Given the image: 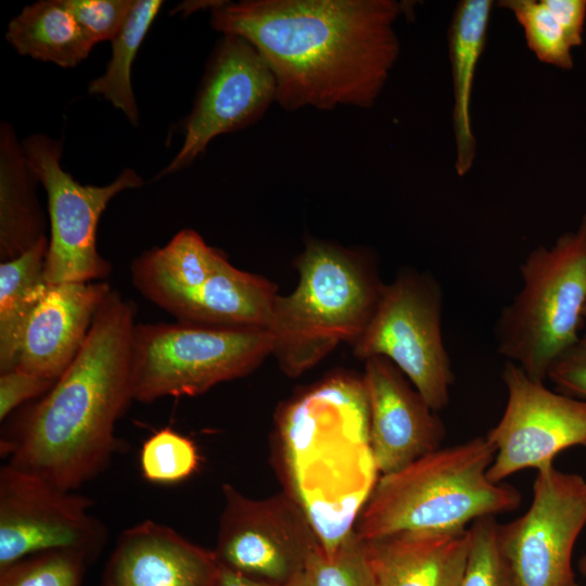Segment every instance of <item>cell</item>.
I'll list each match as a JSON object with an SVG mask.
<instances>
[{
    "mask_svg": "<svg viewBox=\"0 0 586 586\" xmlns=\"http://www.w3.org/2000/svg\"><path fill=\"white\" fill-rule=\"evenodd\" d=\"M395 0L219 1L211 24L260 53L286 111L370 109L400 51Z\"/></svg>",
    "mask_w": 586,
    "mask_h": 586,
    "instance_id": "1",
    "label": "cell"
},
{
    "mask_svg": "<svg viewBox=\"0 0 586 586\" xmlns=\"http://www.w3.org/2000/svg\"><path fill=\"white\" fill-rule=\"evenodd\" d=\"M136 309L112 290L77 356L1 440L9 463L68 491L99 475L119 446L117 420L133 398Z\"/></svg>",
    "mask_w": 586,
    "mask_h": 586,
    "instance_id": "2",
    "label": "cell"
},
{
    "mask_svg": "<svg viewBox=\"0 0 586 586\" xmlns=\"http://www.w3.org/2000/svg\"><path fill=\"white\" fill-rule=\"evenodd\" d=\"M277 467L285 493L309 520L323 552L354 531L379 470L364 375L337 373L277 415Z\"/></svg>",
    "mask_w": 586,
    "mask_h": 586,
    "instance_id": "3",
    "label": "cell"
},
{
    "mask_svg": "<svg viewBox=\"0 0 586 586\" xmlns=\"http://www.w3.org/2000/svg\"><path fill=\"white\" fill-rule=\"evenodd\" d=\"M496 449L486 436L438 448L378 483L355 525L364 540L403 533L467 528L484 517L515 510L521 494L494 483L487 471Z\"/></svg>",
    "mask_w": 586,
    "mask_h": 586,
    "instance_id": "4",
    "label": "cell"
},
{
    "mask_svg": "<svg viewBox=\"0 0 586 586\" xmlns=\"http://www.w3.org/2000/svg\"><path fill=\"white\" fill-rule=\"evenodd\" d=\"M294 292L278 295L268 331L282 371L297 377L340 342L354 344L368 326L384 284L361 255L309 240L296 260Z\"/></svg>",
    "mask_w": 586,
    "mask_h": 586,
    "instance_id": "5",
    "label": "cell"
},
{
    "mask_svg": "<svg viewBox=\"0 0 586 586\" xmlns=\"http://www.w3.org/2000/svg\"><path fill=\"white\" fill-rule=\"evenodd\" d=\"M522 286L495 326L497 351L534 380L581 339L586 308V215L550 246L532 250L520 265Z\"/></svg>",
    "mask_w": 586,
    "mask_h": 586,
    "instance_id": "6",
    "label": "cell"
},
{
    "mask_svg": "<svg viewBox=\"0 0 586 586\" xmlns=\"http://www.w3.org/2000/svg\"><path fill=\"white\" fill-rule=\"evenodd\" d=\"M272 353L267 329L136 323L132 333L135 400L196 396L244 377Z\"/></svg>",
    "mask_w": 586,
    "mask_h": 586,
    "instance_id": "7",
    "label": "cell"
},
{
    "mask_svg": "<svg viewBox=\"0 0 586 586\" xmlns=\"http://www.w3.org/2000/svg\"><path fill=\"white\" fill-rule=\"evenodd\" d=\"M443 291L424 272L404 270L384 284L354 353L392 361L434 410L448 405L455 375L442 333Z\"/></svg>",
    "mask_w": 586,
    "mask_h": 586,
    "instance_id": "8",
    "label": "cell"
},
{
    "mask_svg": "<svg viewBox=\"0 0 586 586\" xmlns=\"http://www.w3.org/2000/svg\"><path fill=\"white\" fill-rule=\"evenodd\" d=\"M22 145L48 199L50 237L46 281L56 284L104 280L112 266L97 249L100 217L116 194L141 187L142 177L125 168L106 186L81 184L61 166V140L35 133Z\"/></svg>",
    "mask_w": 586,
    "mask_h": 586,
    "instance_id": "9",
    "label": "cell"
},
{
    "mask_svg": "<svg viewBox=\"0 0 586 586\" xmlns=\"http://www.w3.org/2000/svg\"><path fill=\"white\" fill-rule=\"evenodd\" d=\"M586 524V481L555 466L537 470L527 511L498 528L515 586H578L572 557Z\"/></svg>",
    "mask_w": 586,
    "mask_h": 586,
    "instance_id": "10",
    "label": "cell"
},
{
    "mask_svg": "<svg viewBox=\"0 0 586 586\" xmlns=\"http://www.w3.org/2000/svg\"><path fill=\"white\" fill-rule=\"evenodd\" d=\"M92 500L10 463L0 469V569L50 550H74L93 562L106 526L89 512Z\"/></svg>",
    "mask_w": 586,
    "mask_h": 586,
    "instance_id": "11",
    "label": "cell"
},
{
    "mask_svg": "<svg viewBox=\"0 0 586 586\" xmlns=\"http://www.w3.org/2000/svg\"><path fill=\"white\" fill-rule=\"evenodd\" d=\"M225 506L214 553L219 564L285 586L320 548L301 507L285 492L267 498L244 496L222 485Z\"/></svg>",
    "mask_w": 586,
    "mask_h": 586,
    "instance_id": "12",
    "label": "cell"
},
{
    "mask_svg": "<svg viewBox=\"0 0 586 586\" xmlns=\"http://www.w3.org/2000/svg\"><path fill=\"white\" fill-rule=\"evenodd\" d=\"M273 102L276 81L260 53L242 37L222 35L184 119L181 148L156 178L191 165L216 137L255 124Z\"/></svg>",
    "mask_w": 586,
    "mask_h": 586,
    "instance_id": "13",
    "label": "cell"
},
{
    "mask_svg": "<svg viewBox=\"0 0 586 586\" xmlns=\"http://www.w3.org/2000/svg\"><path fill=\"white\" fill-rule=\"evenodd\" d=\"M501 378L507 405L486 435L496 449L487 471L492 482L552 466L562 450L586 445V400L549 390L512 361L505 362Z\"/></svg>",
    "mask_w": 586,
    "mask_h": 586,
    "instance_id": "14",
    "label": "cell"
},
{
    "mask_svg": "<svg viewBox=\"0 0 586 586\" xmlns=\"http://www.w3.org/2000/svg\"><path fill=\"white\" fill-rule=\"evenodd\" d=\"M370 440L380 475L396 472L441 448L445 428L403 372L388 359H366Z\"/></svg>",
    "mask_w": 586,
    "mask_h": 586,
    "instance_id": "15",
    "label": "cell"
},
{
    "mask_svg": "<svg viewBox=\"0 0 586 586\" xmlns=\"http://www.w3.org/2000/svg\"><path fill=\"white\" fill-rule=\"evenodd\" d=\"M219 572L214 550L146 520L122 532L102 586H217Z\"/></svg>",
    "mask_w": 586,
    "mask_h": 586,
    "instance_id": "16",
    "label": "cell"
},
{
    "mask_svg": "<svg viewBox=\"0 0 586 586\" xmlns=\"http://www.w3.org/2000/svg\"><path fill=\"white\" fill-rule=\"evenodd\" d=\"M111 291L105 281L49 283L24 329L16 368L58 380L82 347Z\"/></svg>",
    "mask_w": 586,
    "mask_h": 586,
    "instance_id": "17",
    "label": "cell"
},
{
    "mask_svg": "<svg viewBox=\"0 0 586 586\" xmlns=\"http://www.w3.org/2000/svg\"><path fill=\"white\" fill-rule=\"evenodd\" d=\"M277 296L270 281L235 268L225 257L200 286L163 292L149 301L181 322L268 330Z\"/></svg>",
    "mask_w": 586,
    "mask_h": 586,
    "instance_id": "18",
    "label": "cell"
},
{
    "mask_svg": "<svg viewBox=\"0 0 586 586\" xmlns=\"http://www.w3.org/2000/svg\"><path fill=\"white\" fill-rule=\"evenodd\" d=\"M375 586H457L470 551L469 528L403 533L365 540Z\"/></svg>",
    "mask_w": 586,
    "mask_h": 586,
    "instance_id": "19",
    "label": "cell"
},
{
    "mask_svg": "<svg viewBox=\"0 0 586 586\" xmlns=\"http://www.w3.org/2000/svg\"><path fill=\"white\" fill-rule=\"evenodd\" d=\"M493 7L492 0L459 1L449 24L455 168L460 177L470 171L476 156V141L471 123V100L477 64L486 46Z\"/></svg>",
    "mask_w": 586,
    "mask_h": 586,
    "instance_id": "20",
    "label": "cell"
},
{
    "mask_svg": "<svg viewBox=\"0 0 586 586\" xmlns=\"http://www.w3.org/2000/svg\"><path fill=\"white\" fill-rule=\"evenodd\" d=\"M37 180L14 128L0 127V259H13L46 235Z\"/></svg>",
    "mask_w": 586,
    "mask_h": 586,
    "instance_id": "21",
    "label": "cell"
},
{
    "mask_svg": "<svg viewBox=\"0 0 586 586\" xmlns=\"http://www.w3.org/2000/svg\"><path fill=\"white\" fill-rule=\"evenodd\" d=\"M5 37L21 55L65 68L78 65L95 46L64 0L26 5L9 23Z\"/></svg>",
    "mask_w": 586,
    "mask_h": 586,
    "instance_id": "22",
    "label": "cell"
},
{
    "mask_svg": "<svg viewBox=\"0 0 586 586\" xmlns=\"http://www.w3.org/2000/svg\"><path fill=\"white\" fill-rule=\"evenodd\" d=\"M49 239L0 264V373L16 368L22 335L42 298Z\"/></svg>",
    "mask_w": 586,
    "mask_h": 586,
    "instance_id": "23",
    "label": "cell"
},
{
    "mask_svg": "<svg viewBox=\"0 0 586 586\" xmlns=\"http://www.w3.org/2000/svg\"><path fill=\"white\" fill-rule=\"evenodd\" d=\"M162 5L160 0H136L125 26L112 41V58L105 72L88 87L90 94L111 102L133 126L138 125L139 114L131 86V67Z\"/></svg>",
    "mask_w": 586,
    "mask_h": 586,
    "instance_id": "24",
    "label": "cell"
},
{
    "mask_svg": "<svg viewBox=\"0 0 586 586\" xmlns=\"http://www.w3.org/2000/svg\"><path fill=\"white\" fill-rule=\"evenodd\" d=\"M522 27L528 49L545 64L560 69L574 66L572 47L543 0H500Z\"/></svg>",
    "mask_w": 586,
    "mask_h": 586,
    "instance_id": "25",
    "label": "cell"
},
{
    "mask_svg": "<svg viewBox=\"0 0 586 586\" xmlns=\"http://www.w3.org/2000/svg\"><path fill=\"white\" fill-rule=\"evenodd\" d=\"M194 443L171 428L151 434L140 450L142 476L155 484H175L189 477L199 467Z\"/></svg>",
    "mask_w": 586,
    "mask_h": 586,
    "instance_id": "26",
    "label": "cell"
},
{
    "mask_svg": "<svg viewBox=\"0 0 586 586\" xmlns=\"http://www.w3.org/2000/svg\"><path fill=\"white\" fill-rule=\"evenodd\" d=\"M90 562L74 550H50L0 569V586H81Z\"/></svg>",
    "mask_w": 586,
    "mask_h": 586,
    "instance_id": "27",
    "label": "cell"
},
{
    "mask_svg": "<svg viewBox=\"0 0 586 586\" xmlns=\"http://www.w3.org/2000/svg\"><path fill=\"white\" fill-rule=\"evenodd\" d=\"M308 568L315 586H375L367 544L355 530L332 552L320 547Z\"/></svg>",
    "mask_w": 586,
    "mask_h": 586,
    "instance_id": "28",
    "label": "cell"
},
{
    "mask_svg": "<svg viewBox=\"0 0 586 586\" xmlns=\"http://www.w3.org/2000/svg\"><path fill=\"white\" fill-rule=\"evenodd\" d=\"M495 517L475 520L470 531V551L457 586H515L502 557Z\"/></svg>",
    "mask_w": 586,
    "mask_h": 586,
    "instance_id": "29",
    "label": "cell"
},
{
    "mask_svg": "<svg viewBox=\"0 0 586 586\" xmlns=\"http://www.w3.org/2000/svg\"><path fill=\"white\" fill-rule=\"evenodd\" d=\"M81 28L97 44L113 41L125 26L136 0H64Z\"/></svg>",
    "mask_w": 586,
    "mask_h": 586,
    "instance_id": "30",
    "label": "cell"
},
{
    "mask_svg": "<svg viewBox=\"0 0 586 586\" xmlns=\"http://www.w3.org/2000/svg\"><path fill=\"white\" fill-rule=\"evenodd\" d=\"M56 380L47 379L18 368L0 373V420L28 399L43 396Z\"/></svg>",
    "mask_w": 586,
    "mask_h": 586,
    "instance_id": "31",
    "label": "cell"
},
{
    "mask_svg": "<svg viewBox=\"0 0 586 586\" xmlns=\"http://www.w3.org/2000/svg\"><path fill=\"white\" fill-rule=\"evenodd\" d=\"M547 379L563 394L586 400V332L550 368Z\"/></svg>",
    "mask_w": 586,
    "mask_h": 586,
    "instance_id": "32",
    "label": "cell"
},
{
    "mask_svg": "<svg viewBox=\"0 0 586 586\" xmlns=\"http://www.w3.org/2000/svg\"><path fill=\"white\" fill-rule=\"evenodd\" d=\"M564 31L572 48L584 41L586 0H543Z\"/></svg>",
    "mask_w": 586,
    "mask_h": 586,
    "instance_id": "33",
    "label": "cell"
},
{
    "mask_svg": "<svg viewBox=\"0 0 586 586\" xmlns=\"http://www.w3.org/2000/svg\"><path fill=\"white\" fill-rule=\"evenodd\" d=\"M217 586H282L263 579L254 578L220 564Z\"/></svg>",
    "mask_w": 586,
    "mask_h": 586,
    "instance_id": "34",
    "label": "cell"
},
{
    "mask_svg": "<svg viewBox=\"0 0 586 586\" xmlns=\"http://www.w3.org/2000/svg\"><path fill=\"white\" fill-rule=\"evenodd\" d=\"M285 586H315L310 569L307 566L296 574Z\"/></svg>",
    "mask_w": 586,
    "mask_h": 586,
    "instance_id": "35",
    "label": "cell"
},
{
    "mask_svg": "<svg viewBox=\"0 0 586 586\" xmlns=\"http://www.w3.org/2000/svg\"><path fill=\"white\" fill-rule=\"evenodd\" d=\"M585 448H586V445H585ZM579 570L584 575H586V555L579 561Z\"/></svg>",
    "mask_w": 586,
    "mask_h": 586,
    "instance_id": "36",
    "label": "cell"
},
{
    "mask_svg": "<svg viewBox=\"0 0 586 586\" xmlns=\"http://www.w3.org/2000/svg\"><path fill=\"white\" fill-rule=\"evenodd\" d=\"M585 322H586V308H585Z\"/></svg>",
    "mask_w": 586,
    "mask_h": 586,
    "instance_id": "37",
    "label": "cell"
},
{
    "mask_svg": "<svg viewBox=\"0 0 586 586\" xmlns=\"http://www.w3.org/2000/svg\"><path fill=\"white\" fill-rule=\"evenodd\" d=\"M584 586H586V584Z\"/></svg>",
    "mask_w": 586,
    "mask_h": 586,
    "instance_id": "38",
    "label": "cell"
}]
</instances>
